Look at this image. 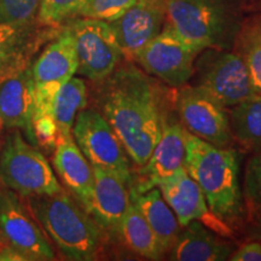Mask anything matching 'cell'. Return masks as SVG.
<instances>
[{
	"label": "cell",
	"instance_id": "22",
	"mask_svg": "<svg viewBox=\"0 0 261 261\" xmlns=\"http://www.w3.org/2000/svg\"><path fill=\"white\" fill-rule=\"evenodd\" d=\"M230 127L232 138L248 151H261V94L255 93L232 107Z\"/></svg>",
	"mask_w": 261,
	"mask_h": 261
},
{
	"label": "cell",
	"instance_id": "30",
	"mask_svg": "<svg viewBox=\"0 0 261 261\" xmlns=\"http://www.w3.org/2000/svg\"><path fill=\"white\" fill-rule=\"evenodd\" d=\"M231 261H261V243L249 242L241 246L230 254Z\"/></svg>",
	"mask_w": 261,
	"mask_h": 261
},
{
	"label": "cell",
	"instance_id": "12",
	"mask_svg": "<svg viewBox=\"0 0 261 261\" xmlns=\"http://www.w3.org/2000/svg\"><path fill=\"white\" fill-rule=\"evenodd\" d=\"M0 237L5 244L19 250L28 261L56 259L54 247L25 202L5 187L0 189Z\"/></svg>",
	"mask_w": 261,
	"mask_h": 261
},
{
	"label": "cell",
	"instance_id": "7",
	"mask_svg": "<svg viewBox=\"0 0 261 261\" xmlns=\"http://www.w3.org/2000/svg\"><path fill=\"white\" fill-rule=\"evenodd\" d=\"M197 86L210 92L225 108H232L255 94L246 62L227 50L204 48L195 61Z\"/></svg>",
	"mask_w": 261,
	"mask_h": 261
},
{
	"label": "cell",
	"instance_id": "27",
	"mask_svg": "<svg viewBox=\"0 0 261 261\" xmlns=\"http://www.w3.org/2000/svg\"><path fill=\"white\" fill-rule=\"evenodd\" d=\"M255 93L261 94V25L250 29L243 38V55Z\"/></svg>",
	"mask_w": 261,
	"mask_h": 261
},
{
	"label": "cell",
	"instance_id": "9",
	"mask_svg": "<svg viewBox=\"0 0 261 261\" xmlns=\"http://www.w3.org/2000/svg\"><path fill=\"white\" fill-rule=\"evenodd\" d=\"M201 51L166 23L133 61L148 75L179 89L194 77L195 61Z\"/></svg>",
	"mask_w": 261,
	"mask_h": 261
},
{
	"label": "cell",
	"instance_id": "18",
	"mask_svg": "<svg viewBox=\"0 0 261 261\" xmlns=\"http://www.w3.org/2000/svg\"><path fill=\"white\" fill-rule=\"evenodd\" d=\"M93 168L94 185L90 215L103 232L116 233L129 205V187L113 173Z\"/></svg>",
	"mask_w": 261,
	"mask_h": 261
},
{
	"label": "cell",
	"instance_id": "20",
	"mask_svg": "<svg viewBox=\"0 0 261 261\" xmlns=\"http://www.w3.org/2000/svg\"><path fill=\"white\" fill-rule=\"evenodd\" d=\"M129 200L148 221L167 254L174 246L182 227L177 215L162 197L160 189L152 188L145 192H138L130 188Z\"/></svg>",
	"mask_w": 261,
	"mask_h": 261
},
{
	"label": "cell",
	"instance_id": "16",
	"mask_svg": "<svg viewBox=\"0 0 261 261\" xmlns=\"http://www.w3.org/2000/svg\"><path fill=\"white\" fill-rule=\"evenodd\" d=\"M187 161V129L181 122H166L162 135L155 145L151 155L143 167L140 179L136 187L138 192H145L158 188L160 182L171 177L178 169L185 167Z\"/></svg>",
	"mask_w": 261,
	"mask_h": 261
},
{
	"label": "cell",
	"instance_id": "25",
	"mask_svg": "<svg viewBox=\"0 0 261 261\" xmlns=\"http://www.w3.org/2000/svg\"><path fill=\"white\" fill-rule=\"evenodd\" d=\"M41 0H0V24L31 25L38 19Z\"/></svg>",
	"mask_w": 261,
	"mask_h": 261
},
{
	"label": "cell",
	"instance_id": "3",
	"mask_svg": "<svg viewBox=\"0 0 261 261\" xmlns=\"http://www.w3.org/2000/svg\"><path fill=\"white\" fill-rule=\"evenodd\" d=\"M25 204L46 236L65 259L96 260L103 231L69 192L25 197Z\"/></svg>",
	"mask_w": 261,
	"mask_h": 261
},
{
	"label": "cell",
	"instance_id": "24",
	"mask_svg": "<svg viewBox=\"0 0 261 261\" xmlns=\"http://www.w3.org/2000/svg\"><path fill=\"white\" fill-rule=\"evenodd\" d=\"M33 24H0V77L29 60Z\"/></svg>",
	"mask_w": 261,
	"mask_h": 261
},
{
	"label": "cell",
	"instance_id": "26",
	"mask_svg": "<svg viewBox=\"0 0 261 261\" xmlns=\"http://www.w3.org/2000/svg\"><path fill=\"white\" fill-rule=\"evenodd\" d=\"M87 0H41L38 21L45 25H57L79 15Z\"/></svg>",
	"mask_w": 261,
	"mask_h": 261
},
{
	"label": "cell",
	"instance_id": "8",
	"mask_svg": "<svg viewBox=\"0 0 261 261\" xmlns=\"http://www.w3.org/2000/svg\"><path fill=\"white\" fill-rule=\"evenodd\" d=\"M71 135L92 167L113 173L130 187L129 158L102 113L96 109L81 110L75 119Z\"/></svg>",
	"mask_w": 261,
	"mask_h": 261
},
{
	"label": "cell",
	"instance_id": "32",
	"mask_svg": "<svg viewBox=\"0 0 261 261\" xmlns=\"http://www.w3.org/2000/svg\"><path fill=\"white\" fill-rule=\"evenodd\" d=\"M3 244H4V242H3V240H2V237H0V247L3 246Z\"/></svg>",
	"mask_w": 261,
	"mask_h": 261
},
{
	"label": "cell",
	"instance_id": "11",
	"mask_svg": "<svg viewBox=\"0 0 261 261\" xmlns=\"http://www.w3.org/2000/svg\"><path fill=\"white\" fill-rule=\"evenodd\" d=\"M175 106L189 133L219 148H228L232 143L227 108L204 89L197 85L180 86Z\"/></svg>",
	"mask_w": 261,
	"mask_h": 261
},
{
	"label": "cell",
	"instance_id": "5",
	"mask_svg": "<svg viewBox=\"0 0 261 261\" xmlns=\"http://www.w3.org/2000/svg\"><path fill=\"white\" fill-rule=\"evenodd\" d=\"M240 0H167L166 23L200 50H228L240 33Z\"/></svg>",
	"mask_w": 261,
	"mask_h": 261
},
{
	"label": "cell",
	"instance_id": "29",
	"mask_svg": "<svg viewBox=\"0 0 261 261\" xmlns=\"http://www.w3.org/2000/svg\"><path fill=\"white\" fill-rule=\"evenodd\" d=\"M243 191L248 201L261 205V151L255 152L247 163Z\"/></svg>",
	"mask_w": 261,
	"mask_h": 261
},
{
	"label": "cell",
	"instance_id": "1",
	"mask_svg": "<svg viewBox=\"0 0 261 261\" xmlns=\"http://www.w3.org/2000/svg\"><path fill=\"white\" fill-rule=\"evenodd\" d=\"M108 77L100 113L130 161L140 168L149 160L166 123L159 93L148 74L133 64L115 69Z\"/></svg>",
	"mask_w": 261,
	"mask_h": 261
},
{
	"label": "cell",
	"instance_id": "31",
	"mask_svg": "<svg viewBox=\"0 0 261 261\" xmlns=\"http://www.w3.org/2000/svg\"><path fill=\"white\" fill-rule=\"evenodd\" d=\"M0 261H28V259L16 248L4 243L0 247Z\"/></svg>",
	"mask_w": 261,
	"mask_h": 261
},
{
	"label": "cell",
	"instance_id": "14",
	"mask_svg": "<svg viewBox=\"0 0 261 261\" xmlns=\"http://www.w3.org/2000/svg\"><path fill=\"white\" fill-rule=\"evenodd\" d=\"M158 188L177 215L181 227H185L191 221H200L221 236L228 237L232 234L231 227L211 211L201 188L185 167L178 169L171 177L160 182Z\"/></svg>",
	"mask_w": 261,
	"mask_h": 261
},
{
	"label": "cell",
	"instance_id": "4",
	"mask_svg": "<svg viewBox=\"0 0 261 261\" xmlns=\"http://www.w3.org/2000/svg\"><path fill=\"white\" fill-rule=\"evenodd\" d=\"M35 87V109L33 128L37 143L55 148L57 128L54 117L57 93L77 71V56L74 37L65 27L60 35L42 50L32 64Z\"/></svg>",
	"mask_w": 261,
	"mask_h": 261
},
{
	"label": "cell",
	"instance_id": "2",
	"mask_svg": "<svg viewBox=\"0 0 261 261\" xmlns=\"http://www.w3.org/2000/svg\"><path fill=\"white\" fill-rule=\"evenodd\" d=\"M185 168L201 188L211 211L230 227L236 224L243 213L238 152L215 146L187 130Z\"/></svg>",
	"mask_w": 261,
	"mask_h": 261
},
{
	"label": "cell",
	"instance_id": "19",
	"mask_svg": "<svg viewBox=\"0 0 261 261\" xmlns=\"http://www.w3.org/2000/svg\"><path fill=\"white\" fill-rule=\"evenodd\" d=\"M234 244L200 221L181 228L174 246L168 252L173 261H224L233 252Z\"/></svg>",
	"mask_w": 261,
	"mask_h": 261
},
{
	"label": "cell",
	"instance_id": "13",
	"mask_svg": "<svg viewBox=\"0 0 261 261\" xmlns=\"http://www.w3.org/2000/svg\"><path fill=\"white\" fill-rule=\"evenodd\" d=\"M35 87L31 61L18 64L0 77V126L18 129L37 144L33 128Z\"/></svg>",
	"mask_w": 261,
	"mask_h": 261
},
{
	"label": "cell",
	"instance_id": "15",
	"mask_svg": "<svg viewBox=\"0 0 261 261\" xmlns=\"http://www.w3.org/2000/svg\"><path fill=\"white\" fill-rule=\"evenodd\" d=\"M166 12L167 0H137L122 16L109 22L122 56L135 60L165 27Z\"/></svg>",
	"mask_w": 261,
	"mask_h": 261
},
{
	"label": "cell",
	"instance_id": "6",
	"mask_svg": "<svg viewBox=\"0 0 261 261\" xmlns=\"http://www.w3.org/2000/svg\"><path fill=\"white\" fill-rule=\"evenodd\" d=\"M0 181L24 198L62 190L47 159L18 129L6 137L0 149Z\"/></svg>",
	"mask_w": 261,
	"mask_h": 261
},
{
	"label": "cell",
	"instance_id": "28",
	"mask_svg": "<svg viewBox=\"0 0 261 261\" xmlns=\"http://www.w3.org/2000/svg\"><path fill=\"white\" fill-rule=\"evenodd\" d=\"M136 2L137 0H87L77 16L113 22L125 14Z\"/></svg>",
	"mask_w": 261,
	"mask_h": 261
},
{
	"label": "cell",
	"instance_id": "21",
	"mask_svg": "<svg viewBox=\"0 0 261 261\" xmlns=\"http://www.w3.org/2000/svg\"><path fill=\"white\" fill-rule=\"evenodd\" d=\"M117 234L129 250L145 259L162 260L166 255L158 236L132 202L123 214Z\"/></svg>",
	"mask_w": 261,
	"mask_h": 261
},
{
	"label": "cell",
	"instance_id": "23",
	"mask_svg": "<svg viewBox=\"0 0 261 261\" xmlns=\"http://www.w3.org/2000/svg\"><path fill=\"white\" fill-rule=\"evenodd\" d=\"M87 106V87L80 77L73 76L57 93L55 99L54 117L57 138L69 137L76 115Z\"/></svg>",
	"mask_w": 261,
	"mask_h": 261
},
{
	"label": "cell",
	"instance_id": "17",
	"mask_svg": "<svg viewBox=\"0 0 261 261\" xmlns=\"http://www.w3.org/2000/svg\"><path fill=\"white\" fill-rule=\"evenodd\" d=\"M52 165L68 192L90 214L94 185L93 168L73 136L58 137Z\"/></svg>",
	"mask_w": 261,
	"mask_h": 261
},
{
	"label": "cell",
	"instance_id": "10",
	"mask_svg": "<svg viewBox=\"0 0 261 261\" xmlns=\"http://www.w3.org/2000/svg\"><path fill=\"white\" fill-rule=\"evenodd\" d=\"M77 56V71L91 81H103L116 69L121 48L109 22L81 17L69 25Z\"/></svg>",
	"mask_w": 261,
	"mask_h": 261
}]
</instances>
